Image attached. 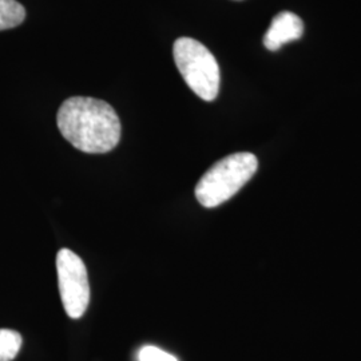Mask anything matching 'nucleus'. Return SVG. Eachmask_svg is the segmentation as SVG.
Masks as SVG:
<instances>
[{
    "label": "nucleus",
    "instance_id": "1",
    "mask_svg": "<svg viewBox=\"0 0 361 361\" xmlns=\"http://www.w3.org/2000/svg\"><path fill=\"white\" fill-rule=\"evenodd\" d=\"M56 123L66 141L83 153H109L121 140V121L116 110L90 97L66 99L58 110Z\"/></svg>",
    "mask_w": 361,
    "mask_h": 361
},
{
    "label": "nucleus",
    "instance_id": "2",
    "mask_svg": "<svg viewBox=\"0 0 361 361\" xmlns=\"http://www.w3.org/2000/svg\"><path fill=\"white\" fill-rule=\"evenodd\" d=\"M257 157L235 153L216 162L198 180L195 198L204 207H217L240 192L257 171Z\"/></svg>",
    "mask_w": 361,
    "mask_h": 361
},
{
    "label": "nucleus",
    "instance_id": "3",
    "mask_svg": "<svg viewBox=\"0 0 361 361\" xmlns=\"http://www.w3.org/2000/svg\"><path fill=\"white\" fill-rule=\"evenodd\" d=\"M173 55L180 75L186 85L201 99L212 102L219 91V66L214 55L207 47L192 38H180L174 42Z\"/></svg>",
    "mask_w": 361,
    "mask_h": 361
},
{
    "label": "nucleus",
    "instance_id": "4",
    "mask_svg": "<svg viewBox=\"0 0 361 361\" xmlns=\"http://www.w3.org/2000/svg\"><path fill=\"white\" fill-rule=\"evenodd\" d=\"M58 285L63 308L70 319H80L90 302V284L87 269L82 258L70 249H61L56 255Z\"/></svg>",
    "mask_w": 361,
    "mask_h": 361
},
{
    "label": "nucleus",
    "instance_id": "5",
    "mask_svg": "<svg viewBox=\"0 0 361 361\" xmlns=\"http://www.w3.org/2000/svg\"><path fill=\"white\" fill-rule=\"evenodd\" d=\"M302 34L304 23L301 18L296 13L283 11L273 18L271 27L264 37V46L269 51H277L285 43L301 38Z\"/></svg>",
    "mask_w": 361,
    "mask_h": 361
},
{
    "label": "nucleus",
    "instance_id": "6",
    "mask_svg": "<svg viewBox=\"0 0 361 361\" xmlns=\"http://www.w3.org/2000/svg\"><path fill=\"white\" fill-rule=\"evenodd\" d=\"M26 18L25 7L16 0H0V31L18 27Z\"/></svg>",
    "mask_w": 361,
    "mask_h": 361
},
{
    "label": "nucleus",
    "instance_id": "7",
    "mask_svg": "<svg viewBox=\"0 0 361 361\" xmlns=\"http://www.w3.org/2000/svg\"><path fill=\"white\" fill-rule=\"evenodd\" d=\"M22 336L13 329H0V361H13L22 348Z\"/></svg>",
    "mask_w": 361,
    "mask_h": 361
},
{
    "label": "nucleus",
    "instance_id": "8",
    "mask_svg": "<svg viewBox=\"0 0 361 361\" xmlns=\"http://www.w3.org/2000/svg\"><path fill=\"white\" fill-rule=\"evenodd\" d=\"M140 361H178L177 357L153 345L143 347L138 353Z\"/></svg>",
    "mask_w": 361,
    "mask_h": 361
}]
</instances>
